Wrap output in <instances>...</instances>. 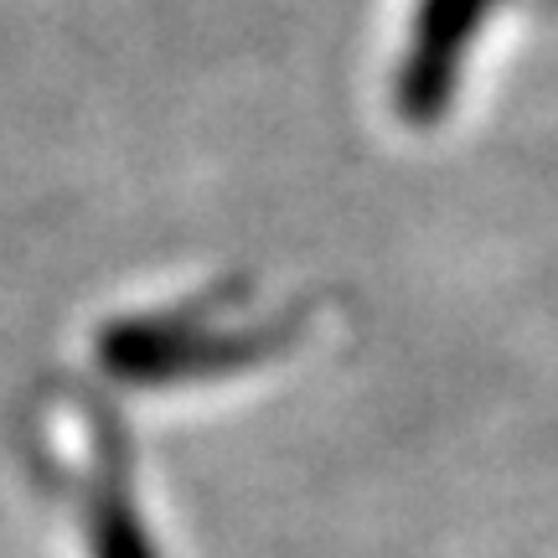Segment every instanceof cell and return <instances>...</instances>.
<instances>
[{
	"mask_svg": "<svg viewBox=\"0 0 558 558\" xmlns=\"http://www.w3.org/2000/svg\"><path fill=\"white\" fill-rule=\"evenodd\" d=\"M295 337L290 320L264 326V331H239V337H202L197 316L186 320H135V326H114L104 337V367L135 383L156 378H202V373H233L248 362L279 352Z\"/></svg>",
	"mask_w": 558,
	"mask_h": 558,
	"instance_id": "cell-1",
	"label": "cell"
},
{
	"mask_svg": "<svg viewBox=\"0 0 558 558\" xmlns=\"http://www.w3.org/2000/svg\"><path fill=\"white\" fill-rule=\"evenodd\" d=\"M486 5L492 0H424L414 47H409V62H403V78H399L403 120L414 124L439 120V109L456 94L460 58H465V47L476 37Z\"/></svg>",
	"mask_w": 558,
	"mask_h": 558,
	"instance_id": "cell-2",
	"label": "cell"
},
{
	"mask_svg": "<svg viewBox=\"0 0 558 558\" xmlns=\"http://www.w3.org/2000/svg\"><path fill=\"white\" fill-rule=\"evenodd\" d=\"M88 538H94V558H156L145 527L135 522L130 492H120V486H109L88 501Z\"/></svg>",
	"mask_w": 558,
	"mask_h": 558,
	"instance_id": "cell-3",
	"label": "cell"
}]
</instances>
